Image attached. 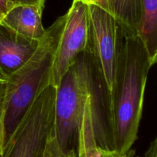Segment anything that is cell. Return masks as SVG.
Wrapping results in <instances>:
<instances>
[{
    "mask_svg": "<svg viewBox=\"0 0 157 157\" xmlns=\"http://www.w3.org/2000/svg\"><path fill=\"white\" fill-rule=\"evenodd\" d=\"M153 63L137 34L121 31V43L107 125L111 148L126 153L138 137L149 72Z\"/></svg>",
    "mask_w": 157,
    "mask_h": 157,
    "instance_id": "obj_1",
    "label": "cell"
},
{
    "mask_svg": "<svg viewBox=\"0 0 157 157\" xmlns=\"http://www.w3.org/2000/svg\"><path fill=\"white\" fill-rule=\"evenodd\" d=\"M65 21L64 14L46 29L33 55L6 80L5 144L37 98L51 84L52 65Z\"/></svg>",
    "mask_w": 157,
    "mask_h": 157,
    "instance_id": "obj_2",
    "label": "cell"
},
{
    "mask_svg": "<svg viewBox=\"0 0 157 157\" xmlns=\"http://www.w3.org/2000/svg\"><path fill=\"white\" fill-rule=\"evenodd\" d=\"M93 81V63L85 51L55 87L53 132L64 151L78 150L80 130Z\"/></svg>",
    "mask_w": 157,
    "mask_h": 157,
    "instance_id": "obj_3",
    "label": "cell"
},
{
    "mask_svg": "<svg viewBox=\"0 0 157 157\" xmlns=\"http://www.w3.org/2000/svg\"><path fill=\"white\" fill-rule=\"evenodd\" d=\"M55 93L50 84L40 94L6 141L0 157H41L53 130Z\"/></svg>",
    "mask_w": 157,
    "mask_h": 157,
    "instance_id": "obj_4",
    "label": "cell"
},
{
    "mask_svg": "<svg viewBox=\"0 0 157 157\" xmlns=\"http://www.w3.org/2000/svg\"><path fill=\"white\" fill-rule=\"evenodd\" d=\"M88 52L108 101L113 90L121 43V29L110 13L96 5H88Z\"/></svg>",
    "mask_w": 157,
    "mask_h": 157,
    "instance_id": "obj_5",
    "label": "cell"
},
{
    "mask_svg": "<svg viewBox=\"0 0 157 157\" xmlns=\"http://www.w3.org/2000/svg\"><path fill=\"white\" fill-rule=\"evenodd\" d=\"M65 15L64 30L52 65L51 84L55 87L88 46V5L74 0Z\"/></svg>",
    "mask_w": 157,
    "mask_h": 157,
    "instance_id": "obj_6",
    "label": "cell"
},
{
    "mask_svg": "<svg viewBox=\"0 0 157 157\" xmlns=\"http://www.w3.org/2000/svg\"><path fill=\"white\" fill-rule=\"evenodd\" d=\"M39 41L16 33L0 22V79L7 80L25 64Z\"/></svg>",
    "mask_w": 157,
    "mask_h": 157,
    "instance_id": "obj_7",
    "label": "cell"
},
{
    "mask_svg": "<svg viewBox=\"0 0 157 157\" xmlns=\"http://www.w3.org/2000/svg\"><path fill=\"white\" fill-rule=\"evenodd\" d=\"M42 11L32 5H14L10 8L0 22L16 33L39 41L45 33L43 26Z\"/></svg>",
    "mask_w": 157,
    "mask_h": 157,
    "instance_id": "obj_8",
    "label": "cell"
},
{
    "mask_svg": "<svg viewBox=\"0 0 157 157\" xmlns=\"http://www.w3.org/2000/svg\"><path fill=\"white\" fill-rule=\"evenodd\" d=\"M140 19L137 35L153 64L157 60V0H140Z\"/></svg>",
    "mask_w": 157,
    "mask_h": 157,
    "instance_id": "obj_9",
    "label": "cell"
},
{
    "mask_svg": "<svg viewBox=\"0 0 157 157\" xmlns=\"http://www.w3.org/2000/svg\"><path fill=\"white\" fill-rule=\"evenodd\" d=\"M101 8L114 18L122 32L137 34L140 19V0H104Z\"/></svg>",
    "mask_w": 157,
    "mask_h": 157,
    "instance_id": "obj_10",
    "label": "cell"
},
{
    "mask_svg": "<svg viewBox=\"0 0 157 157\" xmlns=\"http://www.w3.org/2000/svg\"><path fill=\"white\" fill-rule=\"evenodd\" d=\"M41 157H78V154L75 150L64 151L58 144L52 130L48 138Z\"/></svg>",
    "mask_w": 157,
    "mask_h": 157,
    "instance_id": "obj_11",
    "label": "cell"
},
{
    "mask_svg": "<svg viewBox=\"0 0 157 157\" xmlns=\"http://www.w3.org/2000/svg\"><path fill=\"white\" fill-rule=\"evenodd\" d=\"M6 106V81L0 79V156L5 144V113Z\"/></svg>",
    "mask_w": 157,
    "mask_h": 157,
    "instance_id": "obj_12",
    "label": "cell"
},
{
    "mask_svg": "<svg viewBox=\"0 0 157 157\" xmlns=\"http://www.w3.org/2000/svg\"><path fill=\"white\" fill-rule=\"evenodd\" d=\"M135 155H136L135 150L132 149L126 153H120L115 150L100 149V154L98 157H133Z\"/></svg>",
    "mask_w": 157,
    "mask_h": 157,
    "instance_id": "obj_13",
    "label": "cell"
},
{
    "mask_svg": "<svg viewBox=\"0 0 157 157\" xmlns=\"http://www.w3.org/2000/svg\"><path fill=\"white\" fill-rule=\"evenodd\" d=\"M9 2H11L13 5H32V6H35L36 7H38L40 10H41L43 12V9L44 8L45 0H9Z\"/></svg>",
    "mask_w": 157,
    "mask_h": 157,
    "instance_id": "obj_14",
    "label": "cell"
},
{
    "mask_svg": "<svg viewBox=\"0 0 157 157\" xmlns=\"http://www.w3.org/2000/svg\"><path fill=\"white\" fill-rule=\"evenodd\" d=\"M13 6L14 5L9 2V0H0V20Z\"/></svg>",
    "mask_w": 157,
    "mask_h": 157,
    "instance_id": "obj_15",
    "label": "cell"
},
{
    "mask_svg": "<svg viewBox=\"0 0 157 157\" xmlns=\"http://www.w3.org/2000/svg\"><path fill=\"white\" fill-rule=\"evenodd\" d=\"M144 157H157V140L154 139L150 144Z\"/></svg>",
    "mask_w": 157,
    "mask_h": 157,
    "instance_id": "obj_16",
    "label": "cell"
},
{
    "mask_svg": "<svg viewBox=\"0 0 157 157\" xmlns=\"http://www.w3.org/2000/svg\"><path fill=\"white\" fill-rule=\"evenodd\" d=\"M75 1L82 2L87 5H96L100 7H102L104 2V0H75Z\"/></svg>",
    "mask_w": 157,
    "mask_h": 157,
    "instance_id": "obj_17",
    "label": "cell"
}]
</instances>
